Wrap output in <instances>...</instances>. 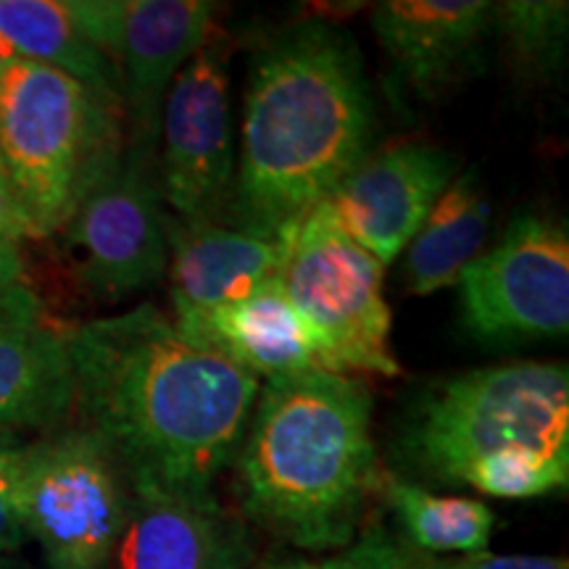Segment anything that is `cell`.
Segmentation results:
<instances>
[{"label":"cell","instance_id":"cell-22","mask_svg":"<svg viewBox=\"0 0 569 569\" xmlns=\"http://www.w3.org/2000/svg\"><path fill=\"white\" fill-rule=\"evenodd\" d=\"M427 553L411 549L407 540L390 536L386 528H365L351 543L317 561H284L256 569H432Z\"/></svg>","mask_w":569,"mask_h":569},{"label":"cell","instance_id":"cell-14","mask_svg":"<svg viewBox=\"0 0 569 569\" xmlns=\"http://www.w3.org/2000/svg\"><path fill=\"white\" fill-rule=\"evenodd\" d=\"M74 401L67 332L48 322L30 284H13L0 296V436L51 430Z\"/></svg>","mask_w":569,"mask_h":569},{"label":"cell","instance_id":"cell-8","mask_svg":"<svg viewBox=\"0 0 569 569\" xmlns=\"http://www.w3.org/2000/svg\"><path fill=\"white\" fill-rule=\"evenodd\" d=\"M167 222L156 142L130 138L117 167L92 184L63 224L77 280L101 301L151 288L169 267Z\"/></svg>","mask_w":569,"mask_h":569},{"label":"cell","instance_id":"cell-29","mask_svg":"<svg viewBox=\"0 0 569 569\" xmlns=\"http://www.w3.org/2000/svg\"><path fill=\"white\" fill-rule=\"evenodd\" d=\"M0 177H6V174H3V161H0Z\"/></svg>","mask_w":569,"mask_h":569},{"label":"cell","instance_id":"cell-25","mask_svg":"<svg viewBox=\"0 0 569 569\" xmlns=\"http://www.w3.org/2000/svg\"><path fill=\"white\" fill-rule=\"evenodd\" d=\"M432 569H569L561 557H536V553H467L453 561H432Z\"/></svg>","mask_w":569,"mask_h":569},{"label":"cell","instance_id":"cell-17","mask_svg":"<svg viewBox=\"0 0 569 569\" xmlns=\"http://www.w3.org/2000/svg\"><path fill=\"white\" fill-rule=\"evenodd\" d=\"M174 327L253 377L274 380L319 369L315 338L284 293L280 274L243 301L227 303L206 317L182 319Z\"/></svg>","mask_w":569,"mask_h":569},{"label":"cell","instance_id":"cell-13","mask_svg":"<svg viewBox=\"0 0 569 569\" xmlns=\"http://www.w3.org/2000/svg\"><path fill=\"white\" fill-rule=\"evenodd\" d=\"M251 543L217 496L130 488L109 569H251Z\"/></svg>","mask_w":569,"mask_h":569},{"label":"cell","instance_id":"cell-20","mask_svg":"<svg viewBox=\"0 0 569 569\" xmlns=\"http://www.w3.org/2000/svg\"><path fill=\"white\" fill-rule=\"evenodd\" d=\"M388 498L407 543L419 553H480L488 551L496 515L488 503L465 496H436L411 482L390 480Z\"/></svg>","mask_w":569,"mask_h":569},{"label":"cell","instance_id":"cell-1","mask_svg":"<svg viewBox=\"0 0 569 569\" xmlns=\"http://www.w3.org/2000/svg\"><path fill=\"white\" fill-rule=\"evenodd\" d=\"M84 427L98 432L130 488L213 496L238 457L261 382L193 343L153 303L67 332Z\"/></svg>","mask_w":569,"mask_h":569},{"label":"cell","instance_id":"cell-18","mask_svg":"<svg viewBox=\"0 0 569 569\" xmlns=\"http://www.w3.org/2000/svg\"><path fill=\"white\" fill-rule=\"evenodd\" d=\"M488 193L475 169L453 177L407 246V288L415 296H432L459 284L465 269L486 248L490 232Z\"/></svg>","mask_w":569,"mask_h":569},{"label":"cell","instance_id":"cell-9","mask_svg":"<svg viewBox=\"0 0 569 569\" xmlns=\"http://www.w3.org/2000/svg\"><path fill=\"white\" fill-rule=\"evenodd\" d=\"M230 46L213 27L209 40L180 69L159 119L161 201L180 222H211L234 180L230 109Z\"/></svg>","mask_w":569,"mask_h":569},{"label":"cell","instance_id":"cell-27","mask_svg":"<svg viewBox=\"0 0 569 569\" xmlns=\"http://www.w3.org/2000/svg\"><path fill=\"white\" fill-rule=\"evenodd\" d=\"M11 59H17V56H13V53H11V48H9V46H6V42H3V40H0V69H3V67H6V63H9Z\"/></svg>","mask_w":569,"mask_h":569},{"label":"cell","instance_id":"cell-10","mask_svg":"<svg viewBox=\"0 0 569 569\" xmlns=\"http://www.w3.org/2000/svg\"><path fill=\"white\" fill-rule=\"evenodd\" d=\"M461 317L480 340L565 338L569 238L565 224L519 217L459 277Z\"/></svg>","mask_w":569,"mask_h":569},{"label":"cell","instance_id":"cell-26","mask_svg":"<svg viewBox=\"0 0 569 569\" xmlns=\"http://www.w3.org/2000/svg\"><path fill=\"white\" fill-rule=\"evenodd\" d=\"M19 282H24V274L3 272V269H0V296H3L6 290L13 288V284H19Z\"/></svg>","mask_w":569,"mask_h":569},{"label":"cell","instance_id":"cell-16","mask_svg":"<svg viewBox=\"0 0 569 569\" xmlns=\"http://www.w3.org/2000/svg\"><path fill=\"white\" fill-rule=\"evenodd\" d=\"M372 27L403 84L432 98L475 67L493 27V3L386 0L375 6Z\"/></svg>","mask_w":569,"mask_h":569},{"label":"cell","instance_id":"cell-11","mask_svg":"<svg viewBox=\"0 0 569 569\" xmlns=\"http://www.w3.org/2000/svg\"><path fill=\"white\" fill-rule=\"evenodd\" d=\"M92 46L111 61L134 140L159 142V119L174 77L213 30L206 0H67Z\"/></svg>","mask_w":569,"mask_h":569},{"label":"cell","instance_id":"cell-28","mask_svg":"<svg viewBox=\"0 0 569 569\" xmlns=\"http://www.w3.org/2000/svg\"><path fill=\"white\" fill-rule=\"evenodd\" d=\"M0 569H11V567H9V565H6V561H3V559H0Z\"/></svg>","mask_w":569,"mask_h":569},{"label":"cell","instance_id":"cell-4","mask_svg":"<svg viewBox=\"0 0 569 569\" xmlns=\"http://www.w3.org/2000/svg\"><path fill=\"white\" fill-rule=\"evenodd\" d=\"M119 111L46 63L11 59L0 69V161L30 238L63 230L122 159Z\"/></svg>","mask_w":569,"mask_h":569},{"label":"cell","instance_id":"cell-19","mask_svg":"<svg viewBox=\"0 0 569 569\" xmlns=\"http://www.w3.org/2000/svg\"><path fill=\"white\" fill-rule=\"evenodd\" d=\"M0 40L17 59L59 69L106 101L122 103L117 71L80 30L67 0H0Z\"/></svg>","mask_w":569,"mask_h":569},{"label":"cell","instance_id":"cell-15","mask_svg":"<svg viewBox=\"0 0 569 569\" xmlns=\"http://www.w3.org/2000/svg\"><path fill=\"white\" fill-rule=\"evenodd\" d=\"M169 282L174 322L243 301L280 274L288 232L267 238L240 227L169 219Z\"/></svg>","mask_w":569,"mask_h":569},{"label":"cell","instance_id":"cell-6","mask_svg":"<svg viewBox=\"0 0 569 569\" xmlns=\"http://www.w3.org/2000/svg\"><path fill=\"white\" fill-rule=\"evenodd\" d=\"M284 232L280 282L315 338L319 369L401 375L390 351L386 267L346 232L330 201L315 206Z\"/></svg>","mask_w":569,"mask_h":569},{"label":"cell","instance_id":"cell-5","mask_svg":"<svg viewBox=\"0 0 569 569\" xmlns=\"http://www.w3.org/2000/svg\"><path fill=\"white\" fill-rule=\"evenodd\" d=\"M409 457L443 482H465L486 459H569V372L557 361H515L451 377L417 403Z\"/></svg>","mask_w":569,"mask_h":569},{"label":"cell","instance_id":"cell-24","mask_svg":"<svg viewBox=\"0 0 569 569\" xmlns=\"http://www.w3.org/2000/svg\"><path fill=\"white\" fill-rule=\"evenodd\" d=\"M24 238H30L24 213H21L6 177H0V269L3 272L24 274V259H21V240Z\"/></svg>","mask_w":569,"mask_h":569},{"label":"cell","instance_id":"cell-21","mask_svg":"<svg viewBox=\"0 0 569 569\" xmlns=\"http://www.w3.org/2000/svg\"><path fill=\"white\" fill-rule=\"evenodd\" d=\"M493 27L525 67L557 69L567 51L569 6L565 0H507L493 3Z\"/></svg>","mask_w":569,"mask_h":569},{"label":"cell","instance_id":"cell-3","mask_svg":"<svg viewBox=\"0 0 569 569\" xmlns=\"http://www.w3.org/2000/svg\"><path fill=\"white\" fill-rule=\"evenodd\" d=\"M234 461L256 522L298 549H343L380 478L372 393L327 369L267 380Z\"/></svg>","mask_w":569,"mask_h":569},{"label":"cell","instance_id":"cell-7","mask_svg":"<svg viewBox=\"0 0 569 569\" xmlns=\"http://www.w3.org/2000/svg\"><path fill=\"white\" fill-rule=\"evenodd\" d=\"M130 509V486L90 427L30 443L24 530L51 569H109Z\"/></svg>","mask_w":569,"mask_h":569},{"label":"cell","instance_id":"cell-12","mask_svg":"<svg viewBox=\"0 0 569 569\" xmlns=\"http://www.w3.org/2000/svg\"><path fill=\"white\" fill-rule=\"evenodd\" d=\"M459 159L427 142H398L367 153L330 196L346 232L380 261L393 264L432 206L457 177Z\"/></svg>","mask_w":569,"mask_h":569},{"label":"cell","instance_id":"cell-2","mask_svg":"<svg viewBox=\"0 0 569 569\" xmlns=\"http://www.w3.org/2000/svg\"><path fill=\"white\" fill-rule=\"evenodd\" d=\"M372 92L359 46L327 21L290 27L256 56L232 180L240 230L280 238L369 153Z\"/></svg>","mask_w":569,"mask_h":569},{"label":"cell","instance_id":"cell-23","mask_svg":"<svg viewBox=\"0 0 569 569\" xmlns=\"http://www.w3.org/2000/svg\"><path fill=\"white\" fill-rule=\"evenodd\" d=\"M30 443L0 436V557L21 549L24 530V478Z\"/></svg>","mask_w":569,"mask_h":569}]
</instances>
